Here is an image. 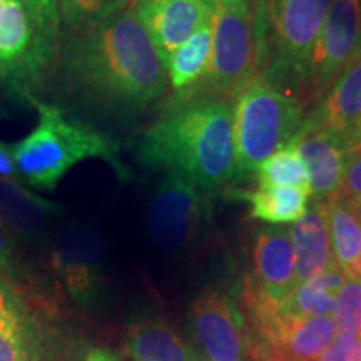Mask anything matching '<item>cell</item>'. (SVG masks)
<instances>
[{"label":"cell","instance_id":"obj_1","mask_svg":"<svg viewBox=\"0 0 361 361\" xmlns=\"http://www.w3.org/2000/svg\"><path fill=\"white\" fill-rule=\"evenodd\" d=\"M61 67L69 87L112 109H142L169 87L164 62L129 6L72 34Z\"/></svg>","mask_w":361,"mask_h":361},{"label":"cell","instance_id":"obj_2","mask_svg":"<svg viewBox=\"0 0 361 361\" xmlns=\"http://www.w3.org/2000/svg\"><path fill=\"white\" fill-rule=\"evenodd\" d=\"M135 157L149 168L176 173L211 191L239 176L229 99L196 96L173 104L135 142Z\"/></svg>","mask_w":361,"mask_h":361},{"label":"cell","instance_id":"obj_3","mask_svg":"<svg viewBox=\"0 0 361 361\" xmlns=\"http://www.w3.org/2000/svg\"><path fill=\"white\" fill-rule=\"evenodd\" d=\"M25 96L37 109L39 123L27 137L13 144L12 152L22 180L30 188L51 192L75 164L97 157L109 162L121 179L128 178L119 149L106 134L69 117L61 107Z\"/></svg>","mask_w":361,"mask_h":361},{"label":"cell","instance_id":"obj_4","mask_svg":"<svg viewBox=\"0 0 361 361\" xmlns=\"http://www.w3.org/2000/svg\"><path fill=\"white\" fill-rule=\"evenodd\" d=\"M256 74L301 89L306 66L333 0H252Z\"/></svg>","mask_w":361,"mask_h":361},{"label":"cell","instance_id":"obj_5","mask_svg":"<svg viewBox=\"0 0 361 361\" xmlns=\"http://www.w3.org/2000/svg\"><path fill=\"white\" fill-rule=\"evenodd\" d=\"M231 109L239 176L290 144L306 119L303 104L259 74L234 94Z\"/></svg>","mask_w":361,"mask_h":361},{"label":"cell","instance_id":"obj_6","mask_svg":"<svg viewBox=\"0 0 361 361\" xmlns=\"http://www.w3.org/2000/svg\"><path fill=\"white\" fill-rule=\"evenodd\" d=\"M255 75L256 27L252 0L233 6H216L209 67L192 97L231 99Z\"/></svg>","mask_w":361,"mask_h":361},{"label":"cell","instance_id":"obj_7","mask_svg":"<svg viewBox=\"0 0 361 361\" xmlns=\"http://www.w3.org/2000/svg\"><path fill=\"white\" fill-rule=\"evenodd\" d=\"M211 214L204 191L176 173H166L147 211V231L162 250H180L200 236Z\"/></svg>","mask_w":361,"mask_h":361},{"label":"cell","instance_id":"obj_8","mask_svg":"<svg viewBox=\"0 0 361 361\" xmlns=\"http://www.w3.org/2000/svg\"><path fill=\"white\" fill-rule=\"evenodd\" d=\"M360 52L361 0H333L308 59L301 90L310 99H322Z\"/></svg>","mask_w":361,"mask_h":361},{"label":"cell","instance_id":"obj_9","mask_svg":"<svg viewBox=\"0 0 361 361\" xmlns=\"http://www.w3.org/2000/svg\"><path fill=\"white\" fill-rule=\"evenodd\" d=\"M192 336L204 361H247L252 335L241 310L228 295L206 291L189 310Z\"/></svg>","mask_w":361,"mask_h":361},{"label":"cell","instance_id":"obj_10","mask_svg":"<svg viewBox=\"0 0 361 361\" xmlns=\"http://www.w3.org/2000/svg\"><path fill=\"white\" fill-rule=\"evenodd\" d=\"M106 251L104 238L87 226L66 229L52 241L54 273L79 303H87L96 295Z\"/></svg>","mask_w":361,"mask_h":361},{"label":"cell","instance_id":"obj_11","mask_svg":"<svg viewBox=\"0 0 361 361\" xmlns=\"http://www.w3.org/2000/svg\"><path fill=\"white\" fill-rule=\"evenodd\" d=\"M296 286L290 228L266 226L259 229L252 246V278L246 279L245 288L266 303L281 306Z\"/></svg>","mask_w":361,"mask_h":361},{"label":"cell","instance_id":"obj_12","mask_svg":"<svg viewBox=\"0 0 361 361\" xmlns=\"http://www.w3.org/2000/svg\"><path fill=\"white\" fill-rule=\"evenodd\" d=\"M129 7L141 20L162 62L191 39L214 11L200 0H130Z\"/></svg>","mask_w":361,"mask_h":361},{"label":"cell","instance_id":"obj_13","mask_svg":"<svg viewBox=\"0 0 361 361\" xmlns=\"http://www.w3.org/2000/svg\"><path fill=\"white\" fill-rule=\"evenodd\" d=\"M293 141L308 169L313 201L324 202L338 196L345 178L350 144L328 130L305 123Z\"/></svg>","mask_w":361,"mask_h":361},{"label":"cell","instance_id":"obj_14","mask_svg":"<svg viewBox=\"0 0 361 361\" xmlns=\"http://www.w3.org/2000/svg\"><path fill=\"white\" fill-rule=\"evenodd\" d=\"M361 119V52L329 85L318 107L305 124L338 135L351 147L356 126Z\"/></svg>","mask_w":361,"mask_h":361},{"label":"cell","instance_id":"obj_15","mask_svg":"<svg viewBox=\"0 0 361 361\" xmlns=\"http://www.w3.org/2000/svg\"><path fill=\"white\" fill-rule=\"evenodd\" d=\"M290 234L293 250H295L298 284L310 281L324 271L335 268L336 263L333 258L331 239H329L323 202L313 201L303 218L293 223Z\"/></svg>","mask_w":361,"mask_h":361},{"label":"cell","instance_id":"obj_16","mask_svg":"<svg viewBox=\"0 0 361 361\" xmlns=\"http://www.w3.org/2000/svg\"><path fill=\"white\" fill-rule=\"evenodd\" d=\"M211 49H213V19L206 22L179 49H176L166 62L169 85L174 92L169 106L188 101L196 94L209 67Z\"/></svg>","mask_w":361,"mask_h":361},{"label":"cell","instance_id":"obj_17","mask_svg":"<svg viewBox=\"0 0 361 361\" xmlns=\"http://www.w3.org/2000/svg\"><path fill=\"white\" fill-rule=\"evenodd\" d=\"M57 202L40 197L24 186L22 180L0 179V219L12 234L37 236L49 219L62 213Z\"/></svg>","mask_w":361,"mask_h":361},{"label":"cell","instance_id":"obj_18","mask_svg":"<svg viewBox=\"0 0 361 361\" xmlns=\"http://www.w3.org/2000/svg\"><path fill=\"white\" fill-rule=\"evenodd\" d=\"M126 353L133 361H204L164 322L142 319L130 324Z\"/></svg>","mask_w":361,"mask_h":361},{"label":"cell","instance_id":"obj_19","mask_svg":"<svg viewBox=\"0 0 361 361\" xmlns=\"http://www.w3.org/2000/svg\"><path fill=\"white\" fill-rule=\"evenodd\" d=\"M333 258L350 279H361V214L341 196L323 202Z\"/></svg>","mask_w":361,"mask_h":361},{"label":"cell","instance_id":"obj_20","mask_svg":"<svg viewBox=\"0 0 361 361\" xmlns=\"http://www.w3.org/2000/svg\"><path fill=\"white\" fill-rule=\"evenodd\" d=\"M234 200L250 202L252 219L269 226H283L301 219L310 206V192L298 188H256L252 191H233Z\"/></svg>","mask_w":361,"mask_h":361},{"label":"cell","instance_id":"obj_21","mask_svg":"<svg viewBox=\"0 0 361 361\" xmlns=\"http://www.w3.org/2000/svg\"><path fill=\"white\" fill-rule=\"evenodd\" d=\"M346 281L345 273L335 268L324 271L310 281H305L293 290L279 306V313L303 318V316H331L336 296Z\"/></svg>","mask_w":361,"mask_h":361},{"label":"cell","instance_id":"obj_22","mask_svg":"<svg viewBox=\"0 0 361 361\" xmlns=\"http://www.w3.org/2000/svg\"><path fill=\"white\" fill-rule=\"evenodd\" d=\"M259 188H298L310 192V176L295 141L279 149L255 171Z\"/></svg>","mask_w":361,"mask_h":361},{"label":"cell","instance_id":"obj_23","mask_svg":"<svg viewBox=\"0 0 361 361\" xmlns=\"http://www.w3.org/2000/svg\"><path fill=\"white\" fill-rule=\"evenodd\" d=\"M130 4V0H57L61 27L72 34L106 20Z\"/></svg>","mask_w":361,"mask_h":361},{"label":"cell","instance_id":"obj_24","mask_svg":"<svg viewBox=\"0 0 361 361\" xmlns=\"http://www.w3.org/2000/svg\"><path fill=\"white\" fill-rule=\"evenodd\" d=\"M336 336L361 338V279L346 278L331 313Z\"/></svg>","mask_w":361,"mask_h":361},{"label":"cell","instance_id":"obj_25","mask_svg":"<svg viewBox=\"0 0 361 361\" xmlns=\"http://www.w3.org/2000/svg\"><path fill=\"white\" fill-rule=\"evenodd\" d=\"M35 29V34L45 47L56 51L61 20L57 0H22Z\"/></svg>","mask_w":361,"mask_h":361},{"label":"cell","instance_id":"obj_26","mask_svg":"<svg viewBox=\"0 0 361 361\" xmlns=\"http://www.w3.org/2000/svg\"><path fill=\"white\" fill-rule=\"evenodd\" d=\"M0 278L12 288L27 286L24 268L16 250V239L2 219H0Z\"/></svg>","mask_w":361,"mask_h":361},{"label":"cell","instance_id":"obj_27","mask_svg":"<svg viewBox=\"0 0 361 361\" xmlns=\"http://www.w3.org/2000/svg\"><path fill=\"white\" fill-rule=\"evenodd\" d=\"M0 331L27 335V322L22 303L12 286L0 278Z\"/></svg>","mask_w":361,"mask_h":361},{"label":"cell","instance_id":"obj_28","mask_svg":"<svg viewBox=\"0 0 361 361\" xmlns=\"http://www.w3.org/2000/svg\"><path fill=\"white\" fill-rule=\"evenodd\" d=\"M343 200L361 214V146H353L346 159L345 178L340 189Z\"/></svg>","mask_w":361,"mask_h":361},{"label":"cell","instance_id":"obj_29","mask_svg":"<svg viewBox=\"0 0 361 361\" xmlns=\"http://www.w3.org/2000/svg\"><path fill=\"white\" fill-rule=\"evenodd\" d=\"M316 361H361V338L335 336Z\"/></svg>","mask_w":361,"mask_h":361},{"label":"cell","instance_id":"obj_30","mask_svg":"<svg viewBox=\"0 0 361 361\" xmlns=\"http://www.w3.org/2000/svg\"><path fill=\"white\" fill-rule=\"evenodd\" d=\"M0 361H37L27 335L0 331Z\"/></svg>","mask_w":361,"mask_h":361},{"label":"cell","instance_id":"obj_31","mask_svg":"<svg viewBox=\"0 0 361 361\" xmlns=\"http://www.w3.org/2000/svg\"><path fill=\"white\" fill-rule=\"evenodd\" d=\"M0 179L22 180L16 159H13L12 146H8L0 139Z\"/></svg>","mask_w":361,"mask_h":361},{"label":"cell","instance_id":"obj_32","mask_svg":"<svg viewBox=\"0 0 361 361\" xmlns=\"http://www.w3.org/2000/svg\"><path fill=\"white\" fill-rule=\"evenodd\" d=\"M84 361H117V360H116V356L111 353V351L97 348V350L90 351V353L85 356Z\"/></svg>","mask_w":361,"mask_h":361},{"label":"cell","instance_id":"obj_33","mask_svg":"<svg viewBox=\"0 0 361 361\" xmlns=\"http://www.w3.org/2000/svg\"><path fill=\"white\" fill-rule=\"evenodd\" d=\"M353 144H355V146H361V119H360V123H358V126H356V129H355Z\"/></svg>","mask_w":361,"mask_h":361},{"label":"cell","instance_id":"obj_34","mask_svg":"<svg viewBox=\"0 0 361 361\" xmlns=\"http://www.w3.org/2000/svg\"><path fill=\"white\" fill-rule=\"evenodd\" d=\"M246 0H216V6H233V4H241Z\"/></svg>","mask_w":361,"mask_h":361},{"label":"cell","instance_id":"obj_35","mask_svg":"<svg viewBox=\"0 0 361 361\" xmlns=\"http://www.w3.org/2000/svg\"><path fill=\"white\" fill-rule=\"evenodd\" d=\"M247 361H268L264 358V356H261L258 353H251L250 358H247Z\"/></svg>","mask_w":361,"mask_h":361},{"label":"cell","instance_id":"obj_36","mask_svg":"<svg viewBox=\"0 0 361 361\" xmlns=\"http://www.w3.org/2000/svg\"><path fill=\"white\" fill-rule=\"evenodd\" d=\"M200 2L204 4L206 7H209V8H213V11H216V0H200Z\"/></svg>","mask_w":361,"mask_h":361},{"label":"cell","instance_id":"obj_37","mask_svg":"<svg viewBox=\"0 0 361 361\" xmlns=\"http://www.w3.org/2000/svg\"><path fill=\"white\" fill-rule=\"evenodd\" d=\"M4 2H6V0H0V12H2V8H4Z\"/></svg>","mask_w":361,"mask_h":361}]
</instances>
